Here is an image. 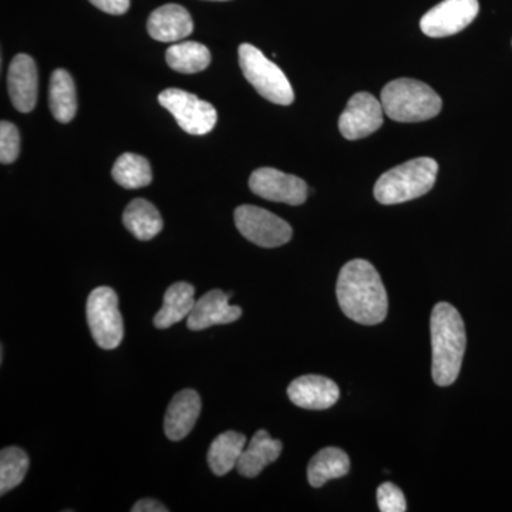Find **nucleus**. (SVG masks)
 Listing matches in <instances>:
<instances>
[{
    "instance_id": "39448f33",
    "label": "nucleus",
    "mask_w": 512,
    "mask_h": 512,
    "mask_svg": "<svg viewBox=\"0 0 512 512\" xmlns=\"http://www.w3.org/2000/svg\"><path fill=\"white\" fill-rule=\"evenodd\" d=\"M238 55L239 66L245 79L264 99L279 106H289L293 103L295 94L281 67L276 66L261 50L249 43L239 46Z\"/></svg>"
},
{
    "instance_id": "f257e3e1",
    "label": "nucleus",
    "mask_w": 512,
    "mask_h": 512,
    "mask_svg": "<svg viewBox=\"0 0 512 512\" xmlns=\"http://www.w3.org/2000/svg\"><path fill=\"white\" fill-rule=\"evenodd\" d=\"M336 296L342 312L360 325H379L389 311L382 278L365 259H353L340 269Z\"/></svg>"
},
{
    "instance_id": "9b49d317",
    "label": "nucleus",
    "mask_w": 512,
    "mask_h": 512,
    "mask_svg": "<svg viewBox=\"0 0 512 512\" xmlns=\"http://www.w3.org/2000/svg\"><path fill=\"white\" fill-rule=\"evenodd\" d=\"M383 113L382 101L377 100L373 94L356 93L340 116V133L350 141L370 136L383 126Z\"/></svg>"
},
{
    "instance_id": "412c9836",
    "label": "nucleus",
    "mask_w": 512,
    "mask_h": 512,
    "mask_svg": "<svg viewBox=\"0 0 512 512\" xmlns=\"http://www.w3.org/2000/svg\"><path fill=\"white\" fill-rule=\"evenodd\" d=\"M350 470V460L345 451L338 447H326L312 457L308 466V481L319 488L330 480L345 477Z\"/></svg>"
},
{
    "instance_id": "aec40b11",
    "label": "nucleus",
    "mask_w": 512,
    "mask_h": 512,
    "mask_svg": "<svg viewBox=\"0 0 512 512\" xmlns=\"http://www.w3.org/2000/svg\"><path fill=\"white\" fill-rule=\"evenodd\" d=\"M124 227L140 241H150L163 231L164 221L151 202L137 198L127 205L123 214Z\"/></svg>"
},
{
    "instance_id": "5701e85b",
    "label": "nucleus",
    "mask_w": 512,
    "mask_h": 512,
    "mask_svg": "<svg viewBox=\"0 0 512 512\" xmlns=\"http://www.w3.org/2000/svg\"><path fill=\"white\" fill-rule=\"evenodd\" d=\"M165 60L175 72L194 74L210 66L211 53L201 43L183 42L171 46L165 53Z\"/></svg>"
},
{
    "instance_id": "6e6552de",
    "label": "nucleus",
    "mask_w": 512,
    "mask_h": 512,
    "mask_svg": "<svg viewBox=\"0 0 512 512\" xmlns=\"http://www.w3.org/2000/svg\"><path fill=\"white\" fill-rule=\"evenodd\" d=\"M158 103L173 114L178 126L192 136L210 133L218 120L217 110L208 101L201 100L180 89H167L158 96Z\"/></svg>"
},
{
    "instance_id": "f3484780",
    "label": "nucleus",
    "mask_w": 512,
    "mask_h": 512,
    "mask_svg": "<svg viewBox=\"0 0 512 512\" xmlns=\"http://www.w3.org/2000/svg\"><path fill=\"white\" fill-rule=\"evenodd\" d=\"M282 453V443L272 439L268 431H256L251 443L239 458L237 470L242 477L254 478L269 464L278 460Z\"/></svg>"
},
{
    "instance_id": "6ab92c4d",
    "label": "nucleus",
    "mask_w": 512,
    "mask_h": 512,
    "mask_svg": "<svg viewBox=\"0 0 512 512\" xmlns=\"http://www.w3.org/2000/svg\"><path fill=\"white\" fill-rule=\"evenodd\" d=\"M244 434L237 431H225L212 441L210 450H208V466L215 476H227L229 471L237 468L239 458L245 450Z\"/></svg>"
},
{
    "instance_id": "bb28decb",
    "label": "nucleus",
    "mask_w": 512,
    "mask_h": 512,
    "mask_svg": "<svg viewBox=\"0 0 512 512\" xmlns=\"http://www.w3.org/2000/svg\"><path fill=\"white\" fill-rule=\"evenodd\" d=\"M377 504L382 512L407 511L406 497L397 485L383 483L377 488Z\"/></svg>"
},
{
    "instance_id": "a211bd4d",
    "label": "nucleus",
    "mask_w": 512,
    "mask_h": 512,
    "mask_svg": "<svg viewBox=\"0 0 512 512\" xmlns=\"http://www.w3.org/2000/svg\"><path fill=\"white\" fill-rule=\"evenodd\" d=\"M195 288L188 282H177L164 293L163 308L154 318V326L168 329L190 316L195 306Z\"/></svg>"
},
{
    "instance_id": "9d476101",
    "label": "nucleus",
    "mask_w": 512,
    "mask_h": 512,
    "mask_svg": "<svg viewBox=\"0 0 512 512\" xmlns=\"http://www.w3.org/2000/svg\"><path fill=\"white\" fill-rule=\"evenodd\" d=\"M249 188L258 197L284 204L302 205L308 198V185L296 175L285 174L275 168H258L249 178Z\"/></svg>"
},
{
    "instance_id": "423d86ee",
    "label": "nucleus",
    "mask_w": 512,
    "mask_h": 512,
    "mask_svg": "<svg viewBox=\"0 0 512 512\" xmlns=\"http://www.w3.org/2000/svg\"><path fill=\"white\" fill-rule=\"evenodd\" d=\"M86 313L97 346L104 350L119 348L124 338V325L117 293L109 286L93 289L87 299Z\"/></svg>"
},
{
    "instance_id": "7ed1b4c3",
    "label": "nucleus",
    "mask_w": 512,
    "mask_h": 512,
    "mask_svg": "<svg viewBox=\"0 0 512 512\" xmlns=\"http://www.w3.org/2000/svg\"><path fill=\"white\" fill-rule=\"evenodd\" d=\"M439 164L429 157L414 158L392 168L377 180L375 198L383 205H396L423 197L436 184Z\"/></svg>"
},
{
    "instance_id": "ddd939ff",
    "label": "nucleus",
    "mask_w": 512,
    "mask_h": 512,
    "mask_svg": "<svg viewBox=\"0 0 512 512\" xmlns=\"http://www.w3.org/2000/svg\"><path fill=\"white\" fill-rule=\"evenodd\" d=\"M241 316L242 309L239 306L229 305L228 293L214 289L195 302L194 309L187 318V326L188 329L198 332L211 326L237 322Z\"/></svg>"
},
{
    "instance_id": "a878e982",
    "label": "nucleus",
    "mask_w": 512,
    "mask_h": 512,
    "mask_svg": "<svg viewBox=\"0 0 512 512\" xmlns=\"http://www.w3.org/2000/svg\"><path fill=\"white\" fill-rule=\"evenodd\" d=\"M20 136L18 127L10 121L0 123V161L2 164L15 163L19 157Z\"/></svg>"
},
{
    "instance_id": "4be33fe9",
    "label": "nucleus",
    "mask_w": 512,
    "mask_h": 512,
    "mask_svg": "<svg viewBox=\"0 0 512 512\" xmlns=\"http://www.w3.org/2000/svg\"><path fill=\"white\" fill-rule=\"evenodd\" d=\"M49 104L53 117L60 123H70L76 116V86L66 70L57 69L50 77Z\"/></svg>"
},
{
    "instance_id": "c85d7f7f",
    "label": "nucleus",
    "mask_w": 512,
    "mask_h": 512,
    "mask_svg": "<svg viewBox=\"0 0 512 512\" xmlns=\"http://www.w3.org/2000/svg\"><path fill=\"white\" fill-rule=\"evenodd\" d=\"M133 512H168V508L165 505L158 503L156 500L151 498H144V500L138 501L133 508Z\"/></svg>"
},
{
    "instance_id": "b1692460",
    "label": "nucleus",
    "mask_w": 512,
    "mask_h": 512,
    "mask_svg": "<svg viewBox=\"0 0 512 512\" xmlns=\"http://www.w3.org/2000/svg\"><path fill=\"white\" fill-rule=\"evenodd\" d=\"M111 174L114 181L127 190L147 187L153 181V171L147 158L133 153H124L117 158Z\"/></svg>"
},
{
    "instance_id": "0eeeda50",
    "label": "nucleus",
    "mask_w": 512,
    "mask_h": 512,
    "mask_svg": "<svg viewBox=\"0 0 512 512\" xmlns=\"http://www.w3.org/2000/svg\"><path fill=\"white\" fill-rule=\"evenodd\" d=\"M234 218L242 237L258 247L278 248L292 239L291 225L264 208L241 205L235 210Z\"/></svg>"
},
{
    "instance_id": "f03ea898",
    "label": "nucleus",
    "mask_w": 512,
    "mask_h": 512,
    "mask_svg": "<svg viewBox=\"0 0 512 512\" xmlns=\"http://www.w3.org/2000/svg\"><path fill=\"white\" fill-rule=\"evenodd\" d=\"M430 330L433 349L431 375L439 386H450L460 375L466 353L467 336L463 318L450 303H437L431 313Z\"/></svg>"
},
{
    "instance_id": "cd10ccee",
    "label": "nucleus",
    "mask_w": 512,
    "mask_h": 512,
    "mask_svg": "<svg viewBox=\"0 0 512 512\" xmlns=\"http://www.w3.org/2000/svg\"><path fill=\"white\" fill-rule=\"evenodd\" d=\"M90 3L109 15H124L130 8V0H90Z\"/></svg>"
},
{
    "instance_id": "2eb2a0df",
    "label": "nucleus",
    "mask_w": 512,
    "mask_h": 512,
    "mask_svg": "<svg viewBox=\"0 0 512 512\" xmlns=\"http://www.w3.org/2000/svg\"><path fill=\"white\" fill-rule=\"evenodd\" d=\"M201 413V397L195 390L175 394L164 417V433L171 441L185 439L194 429Z\"/></svg>"
},
{
    "instance_id": "20e7f679",
    "label": "nucleus",
    "mask_w": 512,
    "mask_h": 512,
    "mask_svg": "<svg viewBox=\"0 0 512 512\" xmlns=\"http://www.w3.org/2000/svg\"><path fill=\"white\" fill-rule=\"evenodd\" d=\"M380 101L386 116L399 123L434 119L443 107L439 94L426 83L413 79H397L387 83Z\"/></svg>"
},
{
    "instance_id": "1a4fd4ad",
    "label": "nucleus",
    "mask_w": 512,
    "mask_h": 512,
    "mask_svg": "<svg viewBox=\"0 0 512 512\" xmlns=\"http://www.w3.org/2000/svg\"><path fill=\"white\" fill-rule=\"evenodd\" d=\"M478 12V0H443L421 18V32L429 37L457 35L473 23Z\"/></svg>"
},
{
    "instance_id": "4468645a",
    "label": "nucleus",
    "mask_w": 512,
    "mask_h": 512,
    "mask_svg": "<svg viewBox=\"0 0 512 512\" xmlns=\"http://www.w3.org/2000/svg\"><path fill=\"white\" fill-rule=\"evenodd\" d=\"M39 76L35 60L28 55L13 57L9 66L8 89L13 107L20 113L35 109Z\"/></svg>"
},
{
    "instance_id": "dca6fc26",
    "label": "nucleus",
    "mask_w": 512,
    "mask_h": 512,
    "mask_svg": "<svg viewBox=\"0 0 512 512\" xmlns=\"http://www.w3.org/2000/svg\"><path fill=\"white\" fill-rule=\"evenodd\" d=\"M147 30L150 36L158 42H178L191 35L194 30L191 15L183 6H161L151 13L147 22Z\"/></svg>"
},
{
    "instance_id": "f8f14e48",
    "label": "nucleus",
    "mask_w": 512,
    "mask_h": 512,
    "mask_svg": "<svg viewBox=\"0 0 512 512\" xmlns=\"http://www.w3.org/2000/svg\"><path fill=\"white\" fill-rule=\"evenodd\" d=\"M289 400L306 410H326L338 403V384L328 377L306 375L293 380L288 387Z\"/></svg>"
},
{
    "instance_id": "c756f323",
    "label": "nucleus",
    "mask_w": 512,
    "mask_h": 512,
    "mask_svg": "<svg viewBox=\"0 0 512 512\" xmlns=\"http://www.w3.org/2000/svg\"><path fill=\"white\" fill-rule=\"evenodd\" d=\"M212 2H228V0H212Z\"/></svg>"
},
{
    "instance_id": "393cba45",
    "label": "nucleus",
    "mask_w": 512,
    "mask_h": 512,
    "mask_svg": "<svg viewBox=\"0 0 512 512\" xmlns=\"http://www.w3.org/2000/svg\"><path fill=\"white\" fill-rule=\"evenodd\" d=\"M30 461L19 447H6L0 453V494L5 495L25 480Z\"/></svg>"
}]
</instances>
